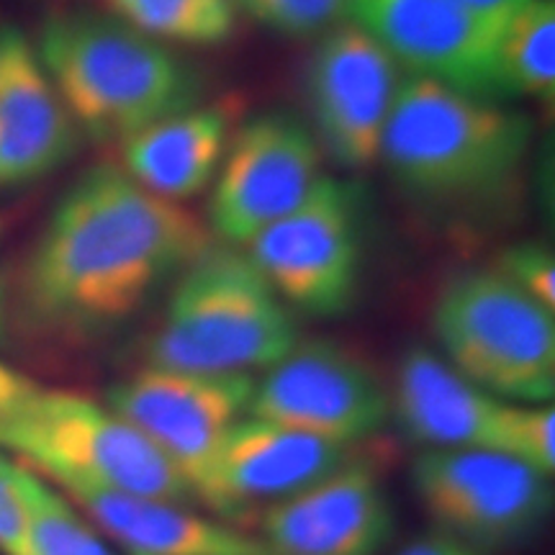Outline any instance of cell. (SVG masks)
Segmentation results:
<instances>
[{
  "mask_svg": "<svg viewBox=\"0 0 555 555\" xmlns=\"http://www.w3.org/2000/svg\"><path fill=\"white\" fill-rule=\"evenodd\" d=\"M499 453L517 457L540 474L555 468V409L551 404H515L506 401Z\"/></svg>",
  "mask_w": 555,
  "mask_h": 555,
  "instance_id": "23",
  "label": "cell"
},
{
  "mask_svg": "<svg viewBox=\"0 0 555 555\" xmlns=\"http://www.w3.org/2000/svg\"><path fill=\"white\" fill-rule=\"evenodd\" d=\"M114 18L163 44L217 47L234 31L232 0H103Z\"/></svg>",
  "mask_w": 555,
  "mask_h": 555,
  "instance_id": "22",
  "label": "cell"
},
{
  "mask_svg": "<svg viewBox=\"0 0 555 555\" xmlns=\"http://www.w3.org/2000/svg\"><path fill=\"white\" fill-rule=\"evenodd\" d=\"M253 373L144 365L108 388L106 406L137 427L185 478L193 499L253 399Z\"/></svg>",
  "mask_w": 555,
  "mask_h": 555,
  "instance_id": "9",
  "label": "cell"
},
{
  "mask_svg": "<svg viewBox=\"0 0 555 555\" xmlns=\"http://www.w3.org/2000/svg\"><path fill=\"white\" fill-rule=\"evenodd\" d=\"M80 147V129L52 86L34 41L0 26V189H21L60 170Z\"/></svg>",
  "mask_w": 555,
  "mask_h": 555,
  "instance_id": "16",
  "label": "cell"
},
{
  "mask_svg": "<svg viewBox=\"0 0 555 555\" xmlns=\"http://www.w3.org/2000/svg\"><path fill=\"white\" fill-rule=\"evenodd\" d=\"M39 391V386L31 378H26L24 373L16 371L0 358V420L18 412L21 406L29 401L34 393Z\"/></svg>",
  "mask_w": 555,
  "mask_h": 555,
  "instance_id": "28",
  "label": "cell"
},
{
  "mask_svg": "<svg viewBox=\"0 0 555 555\" xmlns=\"http://www.w3.org/2000/svg\"><path fill=\"white\" fill-rule=\"evenodd\" d=\"M496 270L547 309H555V260L551 249L535 242L509 247L499 258Z\"/></svg>",
  "mask_w": 555,
  "mask_h": 555,
  "instance_id": "25",
  "label": "cell"
},
{
  "mask_svg": "<svg viewBox=\"0 0 555 555\" xmlns=\"http://www.w3.org/2000/svg\"><path fill=\"white\" fill-rule=\"evenodd\" d=\"M26 517V555H121L57 486L16 461Z\"/></svg>",
  "mask_w": 555,
  "mask_h": 555,
  "instance_id": "21",
  "label": "cell"
},
{
  "mask_svg": "<svg viewBox=\"0 0 555 555\" xmlns=\"http://www.w3.org/2000/svg\"><path fill=\"white\" fill-rule=\"evenodd\" d=\"M356 457L358 448L242 416L221 440L196 502L208 506V515L237 525V519L286 502Z\"/></svg>",
  "mask_w": 555,
  "mask_h": 555,
  "instance_id": "14",
  "label": "cell"
},
{
  "mask_svg": "<svg viewBox=\"0 0 555 555\" xmlns=\"http://www.w3.org/2000/svg\"><path fill=\"white\" fill-rule=\"evenodd\" d=\"M247 258L288 307L343 314L358 296L363 262L358 191L319 178L301 204L247 242Z\"/></svg>",
  "mask_w": 555,
  "mask_h": 555,
  "instance_id": "7",
  "label": "cell"
},
{
  "mask_svg": "<svg viewBox=\"0 0 555 555\" xmlns=\"http://www.w3.org/2000/svg\"><path fill=\"white\" fill-rule=\"evenodd\" d=\"M0 450L44 476L124 494L196 504L185 478L114 409L69 391L39 388L18 412L0 420Z\"/></svg>",
  "mask_w": 555,
  "mask_h": 555,
  "instance_id": "5",
  "label": "cell"
},
{
  "mask_svg": "<svg viewBox=\"0 0 555 555\" xmlns=\"http://www.w3.org/2000/svg\"><path fill=\"white\" fill-rule=\"evenodd\" d=\"M54 486L124 555H270L255 532L196 512L193 504L78 481Z\"/></svg>",
  "mask_w": 555,
  "mask_h": 555,
  "instance_id": "17",
  "label": "cell"
},
{
  "mask_svg": "<svg viewBox=\"0 0 555 555\" xmlns=\"http://www.w3.org/2000/svg\"><path fill=\"white\" fill-rule=\"evenodd\" d=\"M457 3H463L468 11H474L476 16L489 21V24L502 26L512 13L522 9L530 0H457Z\"/></svg>",
  "mask_w": 555,
  "mask_h": 555,
  "instance_id": "29",
  "label": "cell"
},
{
  "mask_svg": "<svg viewBox=\"0 0 555 555\" xmlns=\"http://www.w3.org/2000/svg\"><path fill=\"white\" fill-rule=\"evenodd\" d=\"M347 18L414 78L481 99H502L494 78L502 26L476 16L457 0H347Z\"/></svg>",
  "mask_w": 555,
  "mask_h": 555,
  "instance_id": "13",
  "label": "cell"
},
{
  "mask_svg": "<svg viewBox=\"0 0 555 555\" xmlns=\"http://www.w3.org/2000/svg\"><path fill=\"white\" fill-rule=\"evenodd\" d=\"M494 78L499 95L553 101L555 0H530L504 21L496 37Z\"/></svg>",
  "mask_w": 555,
  "mask_h": 555,
  "instance_id": "20",
  "label": "cell"
},
{
  "mask_svg": "<svg viewBox=\"0 0 555 555\" xmlns=\"http://www.w3.org/2000/svg\"><path fill=\"white\" fill-rule=\"evenodd\" d=\"M530 147L532 121L519 111L409 75L388 116L380 159L406 191L470 198L504 189Z\"/></svg>",
  "mask_w": 555,
  "mask_h": 555,
  "instance_id": "3",
  "label": "cell"
},
{
  "mask_svg": "<svg viewBox=\"0 0 555 555\" xmlns=\"http://www.w3.org/2000/svg\"><path fill=\"white\" fill-rule=\"evenodd\" d=\"M234 9L283 37H322L347 18V0H232Z\"/></svg>",
  "mask_w": 555,
  "mask_h": 555,
  "instance_id": "24",
  "label": "cell"
},
{
  "mask_svg": "<svg viewBox=\"0 0 555 555\" xmlns=\"http://www.w3.org/2000/svg\"><path fill=\"white\" fill-rule=\"evenodd\" d=\"M16 466V457L0 450V555H26V517Z\"/></svg>",
  "mask_w": 555,
  "mask_h": 555,
  "instance_id": "26",
  "label": "cell"
},
{
  "mask_svg": "<svg viewBox=\"0 0 555 555\" xmlns=\"http://www.w3.org/2000/svg\"><path fill=\"white\" fill-rule=\"evenodd\" d=\"M34 50L80 134L99 144L121 147L165 116L198 103L196 69L111 13H52Z\"/></svg>",
  "mask_w": 555,
  "mask_h": 555,
  "instance_id": "2",
  "label": "cell"
},
{
  "mask_svg": "<svg viewBox=\"0 0 555 555\" xmlns=\"http://www.w3.org/2000/svg\"><path fill=\"white\" fill-rule=\"evenodd\" d=\"M298 343L296 319L247 253L217 249L178 275L147 365L249 373L275 365Z\"/></svg>",
  "mask_w": 555,
  "mask_h": 555,
  "instance_id": "4",
  "label": "cell"
},
{
  "mask_svg": "<svg viewBox=\"0 0 555 555\" xmlns=\"http://www.w3.org/2000/svg\"><path fill=\"white\" fill-rule=\"evenodd\" d=\"M401 82L397 60L352 21L322 34L309 65V103L319 139L343 168L378 163Z\"/></svg>",
  "mask_w": 555,
  "mask_h": 555,
  "instance_id": "12",
  "label": "cell"
},
{
  "mask_svg": "<svg viewBox=\"0 0 555 555\" xmlns=\"http://www.w3.org/2000/svg\"><path fill=\"white\" fill-rule=\"evenodd\" d=\"M247 416L358 448L386 427L391 393L356 352L309 339L255 380Z\"/></svg>",
  "mask_w": 555,
  "mask_h": 555,
  "instance_id": "10",
  "label": "cell"
},
{
  "mask_svg": "<svg viewBox=\"0 0 555 555\" xmlns=\"http://www.w3.org/2000/svg\"><path fill=\"white\" fill-rule=\"evenodd\" d=\"M414 494L433 527L491 553L522 543L551 515V476L494 450H425Z\"/></svg>",
  "mask_w": 555,
  "mask_h": 555,
  "instance_id": "8",
  "label": "cell"
},
{
  "mask_svg": "<svg viewBox=\"0 0 555 555\" xmlns=\"http://www.w3.org/2000/svg\"><path fill=\"white\" fill-rule=\"evenodd\" d=\"M506 401L463 378L440 352L409 347L397 367L391 412L427 450H494Z\"/></svg>",
  "mask_w": 555,
  "mask_h": 555,
  "instance_id": "18",
  "label": "cell"
},
{
  "mask_svg": "<svg viewBox=\"0 0 555 555\" xmlns=\"http://www.w3.org/2000/svg\"><path fill=\"white\" fill-rule=\"evenodd\" d=\"M442 358L491 397L547 404L555 393V317L496 268L455 278L433 314Z\"/></svg>",
  "mask_w": 555,
  "mask_h": 555,
  "instance_id": "6",
  "label": "cell"
},
{
  "mask_svg": "<svg viewBox=\"0 0 555 555\" xmlns=\"http://www.w3.org/2000/svg\"><path fill=\"white\" fill-rule=\"evenodd\" d=\"M237 111L234 101H214L165 116L121 144V170L172 204L198 196L217 178Z\"/></svg>",
  "mask_w": 555,
  "mask_h": 555,
  "instance_id": "19",
  "label": "cell"
},
{
  "mask_svg": "<svg viewBox=\"0 0 555 555\" xmlns=\"http://www.w3.org/2000/svg\"><path fill=\"white\" fill-rule=\"evenodd\" d=\"M397 555H491L481 547L466 543V540L450 535L440 527H429L427 532H420L409 543L397 551Z\"/></svg>",
  "mask_w": 555,
  "mask_h": 555,
  "instance_id": "27",
  "label": "cell"
},
{
  "mask_svg": "<svg viewBox=\"0 0 555 555\" xmlns=\"http://www.w3.org/2000/svg\"><path fill=\"white\" fill-rule=\"evenodd\" d=\"M319 144L294 114H262L229 142L214 183L208 219L232 245H247L314 189Z\"/></svg>",
  "mask_w": 555,
  "mask_h": 555,
  "instance_id": "11",
  "label": "cell"
},
{
  "mask_svg": "<svg viewBox=\"0 0 555 555\" xmlns=\"http://www.w3.org/2000/svg\"><path fill=\"white\" fill-rule=\"evenodd\" d=\"M397 519L371 463H345L286 502L262 509L255 535L270 555H380Z\"/></svg>",
  "mask_w": 555,
  "mask_h": 555,
  "instance_id": "15",
  "label": "cell"
},
{
  "mask_svg": "<svg viewBox=\"0 0 555 555\" xmlns=\"http://www.w3.org/2000/svg\"><path fill=\"white\" fill-rule=\"evenodd\" d=\"M211 249L189 208L95 165L62 193L13 281V309L50 337L108 332Z\"/></svg>",
  "mask_w": 555,
  "mask_h": 555,
  "instance_id": "1",
  "label": "cell"
}]
</instances>
